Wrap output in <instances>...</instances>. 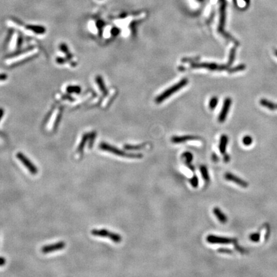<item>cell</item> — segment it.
Wrapping results in <instances>:
<instances>
[{"label": "cell", "instance_id": "cell-1", "mask_svg": "<svg viewBox=\"0 0 277 277\" xmlns=\"http://www.w3.org/2000/svg\"><path fill=\"white\" fill-rule=\"evenodd\" d=\"M220 22L218 25V31L224 37H225L226 39H228V40H230L231 41L234 42L235 44L238 45L239 42L234 37H232V35L227 34V33L225 31V30H224V26H225L226 21V6H227L226 0H220Z\"/></svg>", "mask_w": 277, "mask_h": 277}, {"label": "cell", "instance_id": "cell-41", "mask_svg": "<svg viewBox=\"0 0 277 277\" xmlns=\"http://www.w3.org/2000/svg\"><path fill=\"white\" fill-rule=\"evenodd\" d=\"M275 55L277 57V50H275Z\"/></svg>", "mask_w": 277, "mask_h": 277}, {"label": "cell", "instance_id": "cell-16", "mask_svg": "<svg viewBox=\"0 0 277 277\" xmlns=\"http://www.w3.org/2000/svg\"><path fill=\"white\" fill-rule=\"evenodd\" d=\"M260 104L262 106L264 107L271 110H275L277 109V104H275L271 102L266 100V99H262V100H260Z\"/></svg>", "mask_w": 277, "mask_h": 277}, {"label": "cell", "instance_id": "cell-14", "mask_svg": "<svg viewBox=\"0 0 277 277\" xmlns=\"http://www.w3.org/2000/svg\"><path fill=\"white\" fill-rule=\"evenodd\" d=\"M27 29L29 30L33 31L34 33L36 34H39V35H42L46 33V28L42 26H39V25H28L26 26Z\"/></svg>", "mask_w": 277, "mask_h": 277}, {"label": "cell", "instance_id": "cell-13", "mask_svg": "<svg viewBox=\"0 0 277 277\" xmlns=\"http://www.w3.org/2000/svg\"><path fill=\"white\" fill-rule=\"evenodd\" d=\"M228 142V137L227 135H222L220 138V141L219 144V149L221 153L225 154L226 153L227 144Z\"/></svg>", "mask_w": 277, "mask_h": 277}, {"label": "cell", "instance_id": "cell-40", "mask_svg": "<svg viewBox=\"0 0 277 277\" xmlns=\"http://www.w3.org/2000/svg\"><path fill=\"white\" fill-rule=\"evenodd\" d=\"M244 1H245V2H246V3L247 5H249V0H244Z\"/></svg>", "mask_w": 277, "mask_h": 277}, {"label": "cell", "instance_id": "cell-28", "mask_svg": "<svg viewBox=\"0 0 277 277\" xmlns=\"http://www.w3.org/2000/svg\"><path fill=\"white\" fill-rule=\"evenodd\" d=\"M252 142H253L252 138L249 135H246L242 138V142L245 146H249V145L252 144Z\"/></svg>", "mask_w": 277, "mask_h": 277}, {"label": "cell", "instance_id": "cell-3", "mask_svg": "<svg viewBox=\"0 0 277 277\" xmlns=\"http://www.w3.org/2000/svg\"><path fill=\"white\" fill-rule=\"evenodd\" d=\"M189 80L187 78H183L180 81H179L176 84L173 85V86H171V87L168 88L165 91H164L162 93H161L160 95L158 96L156 98L155 102L157 103H161L162 102L165 101L167 100L168 98H169L170 96L176 93V92L182 89L183 87H186V85L188 84Z\"/></svg>", "mask_w": 277, "mask_h": 277}, {"label": "cell", "instance_id": "cell-25", "mask_svg": "<svg viewBox=\"0 0 277 277\" xmlns=\"http://www.w3.org/2000/svg\"><path fill=\"white\" fill-rule=\"evenodd\" d=\"M96 137V133L95 131H93V132H91L89 134V144H88V147L89 149H91L92 147H93L94 142L95 141V138Z\"/></svg>", "mask_w": 277, "mask_h": 277}, {"label": "cell", "instance_id": "cell-38", "mask_svg": "<svg viewBox=\"0 0 277 277\" xmlns=\"http://www.w3.org/2000/svg\"><path fill=\"white\" fill-rule=\"evenodd\" d=\"M230 156L227 154H224V161H225V162H228L230 161Z\"/></svg>", "mask_w": 277, "mask_h": 277}, {"label": "cell", "instance_id": "cell-29", "mask_svg": "<svg viewBox=\"0 0 277 277\" xmlns=\"http://www.w3.org/2000/svg\"><path fill=\"white\" fill-rule=\"evenodd\" d=\"M249 239L253 242H258L260 239V235L258 233H254L249 235Z\"/></svg>", "mask_w": 277, "mask_h": 277}, {"label": "cell", "instance_id": "cell-24", "mask_svg": "<svg viewBox=\"0 0 277 277\" xmlns=\"http://www.w3.org/2000/svg\"><path fill=\"white\" fill-rule=\"evenodd\" d=\"M60 49H61V50L62 52L64 53L65 54H66V55H67V57H68V59H69V60H70V59L72 58V55L70 54V51H69V49H68V46H67L66 45H65V44H61L60 45Z\"/></svg>", "mask_w": 277, "mask_h": 277}, {"label": "cell", "instance_id": "cell-17", "mask_svg": "<svg viewBox=\"0 0 277 277\" xmlns=\"http://www.w3.org/2000/svg\"><path fill=\"white\" fill-rule=\"evenodd\" d=\"M96 82L97 85H98L99 89L102 92V93L106 94L107 93V90L102 77L101 76H97L96 77Z\"/></svg>", "mask_w": 277, "mask_h": 277}, {"label": "cell", "instance_id": "cell-22", "mask_svg": "<svg viewBox=\"0 0 277 277\" xmlns=\"http://www.w3.org/2000/svg\"><path fill=\"white\" fill-rule=\"evenodd\" d=\"M182 157L185 160L184 163L186 162H190L193 161V155L190 152H189V151H186V152H184L182 154Z\"/></svg>", "mask_w": 277, "mask_h": 277}, {"label": "cell", "instance_id": "cell-4", "mask_svg": "<svg viewBox=\"0 0 277 277\" xmlns=\"http://www.w3.org/2000/svg\"><path fill=\"white\" fill-rule=\"evenodd\" d=\"M91 234L96 237H107L116 243H120L122 241V237L120 234L112 232L107 229H93L91 230Z\"/></svg>", "mask_w": 277, "mask_h": 277}, {"label": "cell", "instance_id": "cell-7", "mask_svg": "<svg viewBox=\"0 0 277 277\" xmlns=\"http://www.w3.org/2000/svg\"><path fill=\"white\" fill-rule=\"evenodd\" d=\"M207 241L210 244H221V245H226V244L234 243L236 242V239L228 237H219L214 235H209L207 237Z\"/></svg>", "mask_w": 277, "mask_h": 277}, {"label": "cell", "instance_id": "cell-32", "mask_svg": "<svg viewBox=\"0 0 277 277\" xmlns=\"http://www.w3.org/2000/svg\"><path fill=\"white\" fill-rule=\"evenodd\" d=\"M185 165H186V166L191 171H193V172H195V168L194 167L193 165L191 164L190 162H186V163H185Z\"/></svg>", "mask_w": 277, "mask_h": 277}, {"label": "cell", "instance_id": "cell-33", "mask_svg": "<svg viewBox=\"0 0 277 277\" xmlns=\"http://www.w3.org/2000/svg\"><path fill=\"white\" fill-rule=\"evenodd\" d=\"M56 61L57 63L58 64H64L65 62V60L64 58H61V57H58L56 59Z\"/></svg>", "mask_w": 277, "mask_h": 277}, {"label": "cell", "instance_id": "cell-5", "mask_svg": "<svg viewBox=\"0 0 277 277\" xmlns=\"http://www.w3.org/2000/svg\"><path fill=\"white\" fill-rule=\"evenodd\" d=\"M191 68L193 69H207L211 71H223L228 69V65H219L216 63L209 62H194L191 64Z\"/></svg>", "mask_w": 277, "mask_h": 277}, {"label": "cell", "instance_id": "cell-8", "mask_svg": "<svg viewBox=\"0 0 277 277\" xmlns=\"http://www.w3.org/2000/svg\"><path fill=\"white\" fill-rule=\"evenodd\" d=\"M231 105H232V99L229 97L225 98L223 103V108L218 116V121L220 123H223L226 120Z\"/></svg>", "mask_w": 277, "mask_h": 277}, {"label": "cell", "instance_id": "cell-19", "mask_svg": "<svg viewBox=\"0 0 277 277\" xmlns=\"http://www.w3.org/2000/svg\"><path fill=\"white\" fill-rule=\"evenodd\" d=\"M200 169L201 173L202 175V177H203L204 181H205V182L206 183H208L210 182V176H209L207 168L205 166H204V165H201L200 168Z\"/></svg>", "mask_w": 277, "mask_h": 277}, {"label": "cell", "instance_id": "cell-10", "mask_svg": "<svg viewBox=\"0 0 277 277\" xmlns=\"http://www.w3.org/2000/svg\"><path fill=\"white\" fill-rule=\"evenodd\" d=\"M225 179H227V180L233 182L237 183V185H239V186H241L242 187L246 188L248 186V182H245V180H243L242 179H240V178H239L238 176H237L231 173H225Z\"/></svg>", "mask_w": 277, "mask_h": 277}, {"label": "cell", "instance_id": "cell-34", "mask_svg": "<svg viewBox=\"0 0 277 277\" xmlns=\"http://www.w3.org/2000/svg\"><path fill=\"white\" fill-rule=\"evenodd\" d=\"M7 75L6 74H0V81H4L7 79Z\"/></svg>", "mask_w": 277, "mask_h": 277}, {"label": "cell", "instance_id": "cell-15", "mask_svg": "<svg viewBox=\"0 0 277 277\" xmlns=\"http://www.w3.org/2000/svg\"><path fill=\"white\" fill-rule=\"evenodd\" d=\"M89 134H88L87 133L83 135V137L82 138V140L77 148V152L78 153H80L81 155H82V153H83L84 147L85 146V144H86L87 140H89Z\"/></svg>", "mask_w": 277, "mask_h": 277}, {"label": "cell", "instance_id": "cell-2", "mask_svg": "<svg viewBox=\"0 0 277 277\" xmlns=\"http://www.w3.org/2000/svg\"><path fill=\"white\" fill-rule=\"evenodd\" d=\"M99 147L103 151H108V152L113 153L116 155L122 157H126L130 158V159H141L143 157V155L142 153H128L125 151L121 150L119 149L114 146L105 143V142H101L99 145Z\"/></svg>", "mask_w": 277, "mask_h": 277}, {"label": "cell", "instance_id": "cell-39", "mask_svg": "<svg viewBox=\"0 0 277 277\" xmlns=\"http://www.w3.org/2000/svg\"><path fill=\"white\" fill-rule=\"evenodd\" d=\"M3 114H4V110H3V109L0 108V121H1L2 118L3 117Z\"/></svg>", "mask_w": 277, "mask_h": 277}, {"label": "cell", "instance_id": "cell-23", "mask_svg": "<svg viewBox=\"0 0 277 277\" xmlns=\"http://www.w3.org/2000/svg\"><path fill=\"white\" fill-rule=\"evenodd\" d=\"M245 69H246V65L245 64H240V65H237V66H236V67L228 69V72H230V73H234V72L243 71V70H245Z\"/></svg>", "mask_w": 277, "mask_h": 277}, {"label": "cell", "instance_id": "cell-21", "mask_svg": "<svg viewBox=\"0 0 277 277\" xmlns=\"http://www.w3.org/2000/svg\"><path fill=\"white\" fill-rule=\"evenodd\" d=\"M235 54H236V47H234L230 50V55H229V58H228V61L227 65L228 66H230L232 65L235 60Z\"/></svg>", "mask_w": 277, "mask_h": 277}, {"label": "cell", "instance_id": "cell-12", "mask_svg": "<svg viewBox=\"0 0 277 277\" xmlns=\"http://www.w3.org/2000/svg\"><path fill=\"white\" fill-rule=\"evenodd\" d=\"M213 213L220 223L225 224L227 222L228 219L227 216L224 214L221 211V210L218 207H214L213 209Z\"/></svg>", "mask_w": 277, "mask_h": 277}, {"label": "cell", "instance_id": "cell-31", "mask_svg": "<svg viewBox=\"0 0 277 277\" xmlns=\"http://www.w3.org/2000/svg\"><path fill=\"white\" fill-rule=\"evenodd\" d=\"M121 30L120 29H119L116 27H114L113 28V29L111 30V34L113 35V36H117V35L120 34V33Z\"/></svg>", "mask_w": 277, "mask_h": 277}, {"label": "cell", "instance_id": "cell-11", "mask_svg": "<svg viewBox=\"0 0 277 277\" xmlns=\"http://www.w3.org/2000/svg\"><path fill=\"white\" fill-rule=\"evenodd\" d=\"M200 137L195 135H182V136H173L171 138V142L175 144L182 143L188 141L200 140Z\"/></svg>", "mask_w": 277, "mask_h": 277}, {"label": "cell", "instance_id": "cell-37", "mask_svg": "<svg viewBox=\"0 0 277 277\" xmlns=\"http://www.w3.org/2000/svg\"><path fill=\"white\" fill-rule=\"evenodd\" d=\"M21 44H22V38L21 37H19L18 40H17V48H20V46H21Z\"/></svg>", "mask_w": 277, "mask_h": 277}, {"label": "cell", "instance_id": "cell-35", "mask_svg": "<svg viewBox=\"0 0 277 277\" xmlns=\"http://www.w3.org/2000/svg\"><path fill=\"white\" fill-rule=\"evenodd\" d=\"M212 159L214 162H218L219 161V157H217V155L216 153H213L212 155Z\"/></svg>", "mask_w": 277, "mask_h": 277}, {"label": "cell", "instance_id": "cell-9", "mask_svg": "<svg viewBox=\"0 0 277 277\" xmlns=\"http://www.w3.org/2000/svg\"><path fill=\"white\" fill-rule=\"evenodd\" d=\"M65 247V243L64 241H60L54 244H51V245L44 246L41 249V251L43 253L46 254L55 251H58V250L63 249Z\"/></svg>", "mask_w": 277, "mask_h": 277}, {"label": "cell", "instance_id": "cell-6", "mask_svg": "<svg viewBox=\"0 0 277 277\" xmlns=\"http://www.w3.org/2000/svg\"><path fill=\"white\" fill-rule=\"evenodd\" d=\"M16 157L17 159L20 161L24 166L28 169V170L33 175H36L38 173V168L35 166L31 161L27 157H26L23 153L18 152L16 154Z\"/></svg>", "mask_w": 277, "mask_h": 277}, {"label": "cell", "instance_id": "cell-26", "mask_svg": "<svg viewBox=\"0 0 277 277\" xmlns=\"http://www.w3.org/2000/svg\"><path fill=\"white\" fill-rule=\"evenodd\" d=\"M218 104V98L217 97H212L209 101V108L211 110H214Z\"/></svg>", "mask_w": 277, "mask_h": 277}, {"label": "cell", "instance_id": "cell-27", "mask_svg": "<svg viewBox=\"0 0 277 277\" xmlns=\"http://www.w3.org/2000/svg\"><path fill=\"white\" fill-rule=\"evenodd\" d=\"M189 182L190 183L191 186H193V187L197 188L199 185L198 178V176L196 175H194L193 176V177L190 178V179H189Z\"/></svg>", "mask_w": 277, "mask_h": 277}, {"label": "cell", "instance_id": "cell-18", "mask_svg": "<svg viewBox=\"0 0 277 277\" xmlns=\"http://www.w3.org/2000/svg\"><path fill=\"white\" fill-rule=\"evenodd\" d=\"M147 143H143L138 145H131V144H125L124 146V148L127 150L130 151H137V150H142L145 146H146Z\"/></svg>", "mask_w": 277, "mask_h": 277}, {"label": "cell", "instance_id": "cell-20", "mask_svg": "<svg viewBox=\"0 0 277 277\" xmlns=\"http://www.w3.org/2000/svg\"><path fill=\"white\" fill-rule=\"evenodd\" d=\"M66 91L69 94H80L82 91V89L78 85H69L66 88Z\"/></svg>", "mask_w": 277, "mask_h": 277}, {"label": "cell", "instance_id": "cell-30", "mask_svg": "<svg viewBox=\"0 0 277 277\" xmlns=\"http://www.w3.org/2000/svg\"><path fill=\"white\" fill-rule=\"evenodd\" d=\"M217 252H218L219 253H229V254L233 253L232 250H230L227 248H220V249H218V250H217Z\"/></svg>", "mask_w": 277, "mask_h": 277}, {"label": "cell", "instance_id": "cell-36", "mask_svg": "<svg viewBox=\"0 0 277 277\" xmlns=\"http://www.w3.org/2000/svg\"><path fill=\"white\" fill-rule=\"evenodd\" d=\"M6 259L3 257H0V266H3L5 264Z\"/></svg>", "mask_w": 277, "mask_h": 277}]
</instances>
